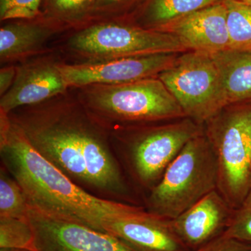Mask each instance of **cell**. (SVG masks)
<instances>
[{"instance_id": "cell-1", "label": "cell", "mask_w": 251, "mask_h": 251, "mask_svg": "<svg viewBox=\"0 0 251 251\" xmlns=\"http://www.w3.org/2000/svg\"><path fill=\"white\" fill-rule=\"evenodd\" d=\"M31 146L77 186L97 197L135 204L108 130L69 90L8 114Z\"/></svg>"}, {"instance_id": "cell-2", "label": "cell", "mask_w": 251, "mask_h": 251, "mask_svg": "<svg viewBox=\"0 0 251 251\" xmlns=\"http://www.w3.org/2000/svg\"><path fill=\"white\" fill-rule=\"evenodd\" d=\"M0 157L1 166L22 187L29 206L47 215L104 232L110 220L145 211L143 206L97 197L77 186L38 153L9 115L1 112Z\"/></svg>"}, {"instance_id": "cell-3", "label": "cell", "mask_w": 251, "mask_h": 251, "mask_svg": "<svg viewBox=\"0 0 251 251\" xmlns=\"http://www.w3.org/2000/svg\"><path fill=\"white\" fill-rule=\"evenodd\" d=\"M72 89L76 91L87 112L108 131L186 117L158 77Z\"/></svg>"}, {"instance_id": "cell-4", "label": "cell", "mask_w": 251, "mask_h": 251, "mask_svg": "<svg viewBox=\"0 0 251 251\" xmlns=\"http://www.w3.org/2000/svg\"><path fill=\"white\" fill-rule=\"evenodd\" d=\"M122 170L148 193L161 180L173 160L193 138L204 133V126L188 117L108 131Z\"/></svg>"}, {"instance_id": "cell-5", "label": "cell", "mask_w": 251, "mask_h": 251, "mask_svg": "<svg viewBox=\"0 0 251 251\" xmlns=\"http://www.w3.org/2000/svg\"><path fill=\"white\" fill-rule=\"evenodd\" d=\"M217 187V162L204 133L190 140L169 165L148 193L145 209L173 220Z\"/></svg>"}, {"instance_id": "cell-6", "label": "cell", "mask_w": 251, "mask_h": 251, "mask_svg": "<svg viewBox=\"0 0 251 251\" xmlns=\"http://www.w3.org/2000/svg\"><path fill=\"white\" fill-rule=\"evenodd\" d=\"M204 129L217 162V190L237 210L251 184V104L227 105Z\"/></svg>"}, {"instance_id": "cell-7", "label": "cell", "mask_w": 251, "mask_h": 251, "mask_svg": "<svg viewBox=\"0 0 251 251\" xmlns=\"http://www.w3.org/2000/svg\"><path fill=\"white\" fill-rule=\"evenodd\" d=\"M68 52L85 62L188 51L170 33L145 29L126 20L97 21L82 26L66 43Z\"/></svg>"}, {"instance_id": "cell-8", "label": "cell", "mask_w": 251, "mask_h": 251, "mask_svg": "<svg viewBox=\"0 0 251 251\" xmlns=\"http://www.w3.org/2000/svg\"><path fill=\"white\" fill-rule=\"evenodd\" d=\"M186 117L204 126L227 106L219 71L209 54L186 51L157 76Z\"/></svg>"}, {"instance_id": "cell-9", "label": "cell", "mask_w": 251, "mask_h": 251, "mask_svg": "<svg viewBox=\"0 0 251 251\" xmlns=\"http://www.w3.org/2000/svg\"><path fill=\"white\" fill-rule=\"evenodd\" d=\"M180 53H159L82 62L59 63L69 88L90 85H120L157 77L171 67Z\"/></svg>"}, {"instance_id": "cell-10", "label": "cell", "mask_w": 251, "mask_h": 251, "mask_svg": "<svg viewBox=\"0 0 251 251\" xmlns=\"http://www.w3.org/2000/svg\"><path fill=\"white\" fill-rule=\"evenodd\" d=\"M35 251H139L112 234L29 206Z\"/></svg>"}, {"instance_id": "cell-11", "label": "cell", "mask_w": 251, "mask_h": 251, "mask_svg": "<svg viewBox=\"0 0 251 251\" xmlns=\"http://www.w3.org/2000/svg\"><path fill=\"white\" fill-rule=\"evenodd\" d=\"M59 62L40 58L17 67L16 79L0 100V112L35 105L67 93L70 90L59 69Z\"/></svg>"}, {"instance_id": "cell-12", "label": "cell", "mask_w": 251, "mask_h": 251, "mask_svg": "<svg viewBox=\"0 0 251 251\" xmlns=\"http://www.w3.org/2000/svg\"><path fill=\"white\" fill-rule=\"evenodd\" d=\"M156 31L176 36L188 51L211 54L229 49L224 0L175 20Z\"/></svg>"}, {"instance_id": "cell-13", "label": "cell", "mask_w": 251, "mask_h": 251, "mask_svg": "<svg viewBox=\"0 0 251 251\" xmlns=\"http://www.w3.org/2000/svg\"><path fill=\"white\" fill-rule=\"evenodd\" d=\"M103 231L139 251H187L186 244L175 232L171 220L146 210L110 220Z\"/></svg>"}, {"instance_id": "cell-14", "label": "cell", "mask_w": 251, "mask_h": 251, "mask_svg": "<svg viewBox=\"0 0 251 251\" xmlns=\"http://www.w3.org/2000/svg\"><path fill=\"white\" fill-rule=\"evenodd\" d=\"M234 211L216 189L171 222L186 247L201 248L210 242L223 227H227Z\"/></svg>"}, {"instance_id": "cell-15", "label": "cell", "mask_w": 251, "mask_h": 251, "mask_svg": "<svg viewBox=\"0 0 251 251\" xmlns=\"http://www.w3.org/2000/svg\"><path fill=\"white\" fill-rule=\"evenodd\" d=\"M58 26L39 16L10 21L0 29V60L8 63L36 53L58 31Z\"/></svg>"}, {"instance_id": "cell-16", "label": "cell", "mask_w": 251, "mask_h": 251, "mask_svg": "<svg viewBox=\"0 0 251 251\" xmlns=\"http://www.w3.org/2000/svg\"><path fill=\"white\" fill-rule=\"evenodd\" d=\"M210 55L219 71L227 105L251 104V51L229 49Z\"/></svg>"}, {"instance_id": "cell-17", "label": "cell", "mask_w": 251, "mask_h": 251, "mask_svg": "<svg viewBox=\"0 0 251 251\" xmlns=\"http://www.w3.org/2000/svg\"><path fill=\"white\" fill-rule=\"evenodd\" d=\"M222 0H145L126 21L158 30L168 23Z\"/></svg>"}, {"instance_id": "cell-18", "label": "cell", "mask_w": 251, "mask_h": 251, "mask_svg": "<svg viewBox=\"0 0 251 251\" xmlns=\"http://www.w3.org/2000/svg\"><path fill=\"white\" fill-rule=\"evenodd\" d=\"M96 0H43L40 17L62 29L91 22Z\"/></svg>"}, {"instance_id": "cell-19", "label": "cell", "mask_w": 251, "mask_h": 251, "mask_svg": "<svg viewBox=\"0 0 251 251\" xmlns=\"http://www.w3.org/2000/svg\"><path fill=\"white\" fill-rule=\"evenodd\" d=\"M227 8L229 49L251 51V5L224 0Z\"/></svg>"}, {"instance_id": "cell-20", "label": "cell", "mask_w": 251, "mask_h": 251, "mask_svg": "<svg viewBox=\"0 0 251 251\" xmlns=\"http://www.w3.org/2000/svg\"><path fill=\"white\" fill-rule=\"evenodd\" d=\"M29 204L19 183L4 166L0 168V218H28Z\"/></svg>"}, {"instance_id": "cell-21", "label": "cell", "mask_w": 251, "mask_h": 251, "mask_svg": "<svg viewBox=\"0 0 251 251\" xmlns=\"http://www.w3.org/2000/svg\"><path fill=\"white\" fill-rule=\"evenodd\" d=\"M0 249L35 251L34 231L28 218H0Z\"/></svg>"}, {"instance_id": "cell-22", "label": "cell", "mask_w": 251, "mask_h": 251, "mask_svg": "<svg viewBox=\"0 0 251 251\" xmlns=\"http://www.w3.org/2000/svg\"><path fill=\"white\" fill-rule=\"evenodd\" d=\"M144 1L145 0H96L90 23L126 19L133 14Z\"/></svg>"}, {"instance_id": "cell-23", "label": "cell", "mask_w": 251, "mask_h": 251, "mask_svg": "<svg viewBox=\"0 0 251 251\" xmlns=\"http://www.w3.org/2000/svg\"><path fill=\"white\" fill-rule=\"evenodd\" d=\"M43 0H0L1 21L31 20L39 17Z\"/></svg>"}, {"instance_id": "cell-24", "label": "cell", "mask_w": 251, "mask_h": 251, "mask_svg": "<svg viewBox=\"0 0 251 251\" xmlns=\"http://www.w3.org/2000/svg\"><path fill=\"white\" fill-rule=\"evenodd\" d=\"M224 234L241 242L251 243V209L241 207L235 210Z\"/></svg>"}, {"instance_id": "cell-25", "label": "cell", "mask_w": 251, "mask_h": 251, "mask_svg": "<svg viewBox=\"0 0 251 251\" xmlns=\"http://www.w3.org/2000/svg\"><path fill=\"white\" fill-rule=\"evenodd\" d=\"M197 251H251V243L222 236L200 248Z\"/></svg>"}, {"instance_id": "cell-26", "label": "cell", "mask_w": 251, "mask_h": 251, "mask_svg": "<svg viewBox=\"0 0 251 251\" xmlns=\"http://www.w3.org/2000/svg\"><path fill=\"white\" fill-rule=\"evenodd\" d=\"M17 74V67L7 66L0 70V95L2 97L14 84Z\"/></svg>"}, {"instance_id": "cell-27", "label": "cell", "mask_w": 251, "mask_h": 251, "mask_svg": "<svg viewBox=\"0 0 251 251\" xmlns=\"http://www.w3.org/2000/svg\"><path fill=\"white\" fill-rule=\"evenodd\" d=\"M242 207L247 208V209H251V184L250 189L248 193L247 198L243 203Z\"/></svg>"}, {"instance_id": "cell-28", "label": "cell", "mask_w": 251, "mask_h": 251, "mask_svg": "<svg viewBox=\"0 0 251 251\" xmlns=\"http://www.w3.org/2000/svg\"><path fill=\"white\" fill-rule=\"evenodd\" d=\"M241 2L245 3V4L251 5V0H237Z\"/></svg>"}, {"instance_id": "cell-29", "label": "cell", "mask_w": 251, "mask_h": 251, "mask_svg": "<svg viewBox=\"0 0 251 251\" xmlns=\"http://www.w3.org/2000/svg\"></svg>"}]
</instances>
